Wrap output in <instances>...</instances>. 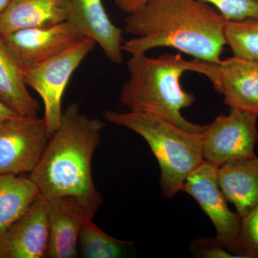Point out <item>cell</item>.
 <instances>
[{
  "instance_id": "6da1fadb",
  "label": "cell",
  "mask_w": 258,
  "mask_h": 258,
  "mask_svg": "<svg viewBox=\"0 0 258 258\" xmlns=\"http://www.w3.org/2000/svg\"><path fill=\"white\" fill-rule=\"evenodd\" d=\"M227 20L215 8L198 0H153L125 18L123 52L146 54L171 47L195 59L219 63L226 42Z\"/></svg>"
},
{
  "instance_id": "7a4b0ae2",
  "label": "cell",
  "mask_w": 258,
  "mask_h": 258,
  "mask_svg": "<svg viewBox=\"0 0 258 258\" xmlns=\"http://www.w3.org/2000/svg\"><path fill=\"white\" fill-rule=\"evenodd\" d=\"M104 123L90 118L71 103L50 136L36 167L29 177L47 199L62 196L101 198L93 182V154L101 143Z\"/></svg>"
},
{
  "instance_id": "3957f363",
  "label": "cell",
  "mask_w": 258,
  "mask_h": 258,
  "mask_svg": "<svg viewBox=\"0 0 258 258\" xmlns=\"http://www.w3.org/2000/svg\"><path fill=\"white\" fill-rule=\"evenodd\" d=\"M209 67L207 61L184 60L180 54L158 57L132 55L128 62L129 78L120 90V103L129 111L156 115L185 130L203 133L206 125L195 124L181 114L183 108L195 103V96L183 89L180 79L186 71L205 76Z\"/></svg>"
},
{
  "instance_id": "277c9868",
  "label": "cell",
  "mask_w": 258,
  "mask_h": 258,
  "mask_svg": "<svg viewBox=\"0 0 258 258\" xmlns=\"http://www.w3.org/2000/svg\"><path fill=\"white\" fill-rule=\"evenodd\" d=\"M104 118L145 139L160 167V186L166 198L181 191L188 175L203 161L202 133H194L147 113L106 111Z\"/></svg>"
},
{
  "instance_id": "5b68a950",
  "label": "cell",
  "mask_w": 258,
  "mask_h": 258,
  "mask_svg": "<svg viewBox=\"0 0 258 258\" xmlns=\"http://www.w3.org/2000/svg\"><path fill=\"white\" fill-rule=\"evenodd\" d=\"M96 45L91 39L83 37L49 60L23 71L28 87L41 97L45 108L42 118L50 135L60 125L62 98L71 78Z\"/></svg>"
},
{
  "instance_id": "8992f818",
  "label": "cell",
  "mask_w": 258,
  "mask_h": 258,
  "mask_svg": "<svg viewBox=\"0 0 258 258\" xmlns=\"http://www.w3.org/2000/svg\"><path fill=\"white\" fill-rule=\"evenodd\" d=\"M202 133L204 160L220 167L230 161L255 157L258 113L230 108Z\"/></svg>"
},
{
  "instance_id": "52a82bcc",
  "label": "cell",
  "mask_w": 258,
  "mask_h": 258,
  "mask_svg": "<svg viewBox=\"0 0 258 258\" xmlns=\"http://www.w3.org/2000/svg\"><path fill=\"white\" fill-rule=\"evenodd\" d=\"M50 136L45 120L38 116L17 115L0 125V176L30 174Z\"/></svg>"
},
{
  "instance_id": "ba28073f",
  "label": "cell",
  "mask_w": 258,
  "mask_h": 258,
  "mask_svg": "<svg viewBox=\"0 0 258 258\" xmlns=\"http://www.w3.org/2000/svg\"><path fill=\"white\" fill-rule=\"evenodd\" d=\"M218 168L203 161L186 177L181 191L196 200L215 226L217 242L232 253L241 218L227 206V200L219 185Z\"/></svg>"
},
{
  "instance_id": "9c48e42d",
  "label": "cell",
  "mask_w": 258,
  "mask_h": 258,
  "mask_svg": "<svg viewBox=\"0 0 258 258\" xmlns=\"http://www.w3.org/2000/svg\"><path fill=\"white\" fill-rule=\"evenodd\" d=\"M102 203V197L49 199L50 239L46 257H77L78 242L83 224L93 218Z\"/></svg>"
},
{
  "instance_id": "30bf717a",
  "label": "cell",
  "mask_w": 258,
  "mask_h": 258,
  "mask_svg": "<svg viewBox=\"0 0 258 258\" xmlns=\"http://www.w3.org/2000/svg\"><path fill=\"white\" fill-rule=\"evenodd\" d=\"M3 37L23 71L49 60L84 37L67 21L51 26L22 29Z\"/></svg>"
},
{
  "instance_id": "8fae6325",
  "label": "cell",
  "mask_w": 258,
  "mask_h": 258,
  "mask_svg": "<svg viewBox=\"0 0 258 258\" xmlns=\"http://www.w3.org/2000/svg\"><path fill=\"white\" fill-rule=\"evenodd\" d=\"M49 239V199L39 194L25 213L0 236V258L46 257Z\"/></svg>"
},
{
  "instance_id": "7c38bea8",
  "label": "cell",
  "mask_w": 258,
  "mask_h": 258,
  "mask_svg": "<svg viewBox=\"0 0 258 258\" xmlns=\"http://www.w3.org/2000/svg\"><path fill=\"white\" fill-rule=\"evenodd\" d=\"M230 108L258 113V63L233 57L212 63L207 76Z\"/></svg>"
},
{
  "instance_id": "4fadbf2b",
  "label": "cell",
  "mask_w": 258,
  "mask_h": 258,
  "mask_svg": "<svg viewBox=\"0 0 258 258\" xmlns=\"http://www.w3.org/2000/svg\"><path fill=\"white\" fill-rule=\"evenodd\" d=\"M66 21L98 44L112 62H123V30L112 23L102 0H71Z\"/></svg>"
},
{
  "instance_id": "5bb4252c",
  "label": "cell",
  "mask_w": 258,
  "mask_h": 258,
  "mask_svg": "<svg viewBox=\"0 0 258 258\" xmlns=\"http://www.w3.org/2000/svg\"><path fill=\"white\" fill-rule=\"evenodd\" d=\"M71 0H11L0 15L2 36L22 29L51 26L67 20Z\"/></svg>"
},
{
  "instance_id": "9a60e30c",
  "label": "cell",
  "mask_w": 258,
  "mask_h": 258,
  "mask_svg": "<svg viewBox=\"0 0 258 258\" xmlns=\"http://www.w3.org/2000/svg\"><path fill=\"white\" fill-rule=\"evenodd\" d=\"M218 182L240 217L258 205V158L226 163L218 168Z\"/></svg>"
},
{
  "instance_id": "2e32d148",
  "label": "cell",
  "mask_w": 258,
  "mask_h": 258,
  "mask_svg": "<svg viewBox=\"0 0 258 258\" xmlns=\"http://www.w3.org/2000/svg\"><path fill=\"white\" fill-rule=\"evenodd\" d=\"M0 100L18 115L38 116V102L24 80L23 70L15 60L0 35Z\"/></svg>"
},
{
  "instance_id": "e0dca14e",
  "label": "cell",
  "mask_w": 258,
  "mask_h": 258,
  "mask_svg": "<svg viewBox=\"0 0 258 258\" xmlns=\"http://www.w3.org/2000/svg\"><path fill=\"white\" fill-rule=\"evenodd\" d=\"M39 194L29 176H0V236L25 213Z\"/></svg>"
},
{
  "instance_id": "ac0fdd59",
  "label": "cell",
  "mask_w": 258,
  "mask_h": 258,
  "mask_svg": "<svg viewBox=\"0 0 258 258\" xmlns=\"http://www.w3.org/2000/svg\"><path fill=\"white\" fill-rule=\"evenodd\" d=\"M133 242L118 240L101 230L93 219L83 224L78 242L79 254L85 258H118L126 256Z\"/></svg>"
},
{
  "instance_id": "d6986e66",
  "label": "cell",
  "mask_w": 258,
  "mask_h": 258,
  "mask_svg": "<svg viewBox=\"0 0 258 258\" xmlns=\"http://www.w3.org/2000/svg\"><path fill=\"white\" fill-rule=\"evenodd\" d=\"M225 35L234 56L258 63V18L227 22Z\"/></svg>"
},
{
  "instance_id": "ffe728a7",
  "label": "cell",
  "mask_w": 258,
  "mask_h": 258,
  "mask_svg": "<svg viewBox=\"0 0 258 258\" xmlns=\"http://www.w3.org/2000/svg\"><path fill=\"white\" fill-rule=\"evenodd\" d=\"M240 218L232 253L239 258H258V205Z\"/></svg>"
},
{
  "instance_id": "44dd1931",
  "label": "cell",
  "mask_w": 258,
  "mask_h": 258,
  "mask_svg": "<svg viewBox=\"0 0 258 258\" xmlns=\"http://www.w3.org/2000/svg\"><path fill=\"white\" fill-rule=\"evenodd\" d=\"M210 4L227 21L258 18L257 0H198Z\"/></svg>"
},
{
  "instance_id": "7402d4cb",
  "label": "cell",
  "mask_w": 258,
  "mask_h": 258,
  "mask_svg": "<svg viewBox=\"0 0 258 258\" xmlns=\"http://www.w3.org/2000/svg\"><path fill=\"white\" fill-rule=\"evenodd\" d=\"M195 254L203 258H227L237 257L221 245L216 239H200L194 245Z\"/></svg>"
},
{
  "instance_id": "603a6c76",
  "label": "cell",
  "mask_w": 258,
  "mask_h": 258,
  "mask_svg": "<svg viewBox=\"0 0 258 258\" xmlns=\"http://www.w3.org/2000/svg\"><path fill=\"white\" fill-rule=\"evenodd\" d=\"M151 1L153 0H115V3L118 9L128 15Z\"/></svg>"
},
{
  "instance_id": "cb8c5ba5",
  "label": "cell",
  "mask_w": 258,
  "mask_h": 258,
  "mask_svg": "<svg viewBox=\"0 0 258 258\" xmlns=\"http://www.w3.org/2000/svg\"><path fill=\"white\" fill-rule=\"evenodd\" d=\"M17 115H18L16 112L12 110L0 100V125L3 124L6 120L17 116Z\"/></svg>"
},
{
  "instance_id": "d4e9b609",
  "label": "cell",
  "mask_w": 258,
  "mask_h": 258,
  "mask_svg": "<svg viewBox=\"0 0 258 258\" xmlns=\"http://www.w3.org/2000/svg\"><path fill=\"white\" fill-rule=\"evenodd\" d=\"M11 0H0V15L3 14L10 5Z\"/></svg>"
},
{
  "instance_id": "484cf974",
  "label": "cell",
  "mask_w": 258,
  "mask_h": 258,
  "mask_svg": "<svg viewBox=\"0 0 258 258\" xmlns=\"http://www.w3.org/2000/svg\"><path fill=\"white\" fill-rule=\"evenodd\" d=\"M257 1H258V0H257Z\"/></svg>"
}]
</instances>
